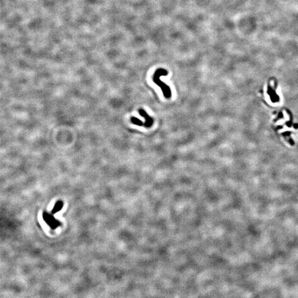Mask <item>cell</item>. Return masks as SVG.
I'll use <instances>...</instances> for the list:
<instances>
[{
  "label": "cell",
  "instance_id": "obj_1",
  "mask_svg": "<svg viewBox=\"0 0 298 298\" xmlns=\"http://www.w3.org/2000/svg\"><path fill=\"white\" fill-rule=\"evenodd\" d=\"M168 72L166 70L163 68H158L156 70L153 76V81L157 85H158L163 91V95L166 98H169L171 97V91L169 86L163 83L161 80L160 77L161 76H167Z\"/></svg>",
  "mask_w": 298,
  "mask_h": 298
},
{
  "label": "cell",
  "instance_id": "obj_4",
  "mask_svg": "<svg viewBox=\"0 0 298 298\" xmlns=\"http://www.w3.org/2000/svg\"><path fill=\"white\" fill-rule=\"evenodd\" d=\"M62 207V204H61V202L58 203L56 205V206L55 207L54 209V210H53V212H54V213L57 212L58 211H59V210H60V209H61Z\"/></svg>",
  "mask_w": 298,
  "mask_h": 298
},
{
  "label": "cell",
  "instance_id": "obj_2",
  "mask_svg": "<svg viewBox=\"0 0 298 298\" xmlns=\"http://www.w3.org/2000/svg\"><path fill=\"white\" fill-rule=\"evenodd\" d=\"M139 112L140 115L142 116V117L145 119V122L144 123V126L146 128H150L152 125L153 123H154L153 119L150 116H149L148 114V113L144 109H140L139 110Z\"/></svg>",
  "mask_w": 298,
  "mask_h": 298
},
{
  "label": "cell",
  "instance_id": "obj_3",
  "mask_svg": "<svg viewBox=\"0 0 298 298\" xmlns=\"http://www.w3.org/2000/svg\"><path fill=\"white\" fill-rule=\"evenodd\" d=\"M131 122H132V123H133L134 124L139 125V126H142L144 125V124L142 123V121H140L139 119L134 117V116H133L131 118Z\"/></svg>",
  "mask_w": 298,
  "mask_h": 298
}]
</instances>
